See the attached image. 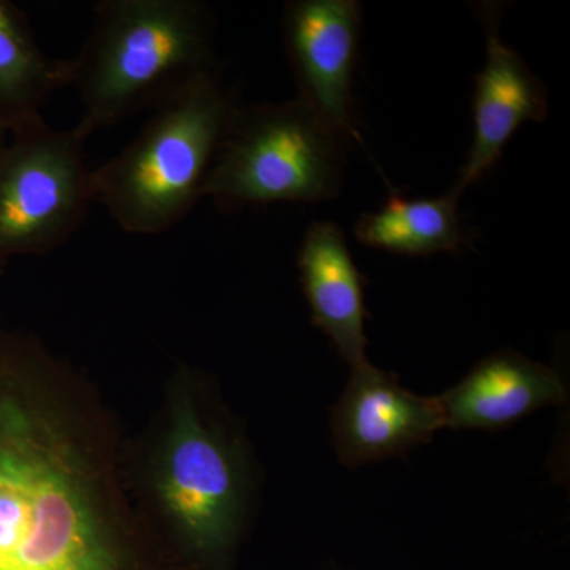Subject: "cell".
<instances>
[{
    "instance_id": "cell-3",
    "label": "cell",
    "mask_w": 570,
    "mask_h": 570,
    "mask_svg": "<svg viewBox=\"0 0 570 570\" xmlns=\"http://www.w3.org/2000/svg\"><path fill=\"white\" fill-rule=\"evenodd\" d=\"M181 384L153 460L154 508L179 566L228 570L249 497L246 453L195 390L186 389V376Z\"/></svg>"
},
{
    "instance_id": "cell-10",
    "label": "cell",
    "mask_w": 570,
    "mask_h": 570,
    "mask_svg": "<svg viewBox=\"0 0 570 570\" xmlns=\"http://www.w3.org/2000/svg\"><path fill=\"white\" fill-rule=\"evenodd\" d=\"M438 397L445 426L494 431L539 409L560 406L566 389L551 367L502 351L483 358L460 384Z\"/></svg>"
},
{
    "instance_id": "cell-6",
    "label": "cell",
    "mask_w": 570,
    "mask_h": 570,
    "mask_svg": "<svg viewBox=\"0 0 570 570\" xmlns=\"http://www.w3.org/2000/svg\"><path fill=\"white\" fill-rule=\"evenodd\" d=\"M80 126L41 121L0 151V272L11 258L51 253L80 227L92 198Z\"/></svg>"
},
{
    "instance_id": "cell-12",
    "label": "cell",
    "mask_w": 570,
    "mask_h": 570,
    "mask_svg": "<svg viewBox=\"0 0 570 570\" xmlns=\"http://www.w3.org/2000/svg\"><path fill=\"white\" fill-rule=\"evenodd\" d=\"M63 86L69 61L48 58L22 11L0 0V122L13 135L43 121L41 105Z\"/></svg>"
},
{
    "instance_id": "cell-9",
    "label": "cell",
    "mask_w": 570,
    "mask_h": 570,
    "mask_svg": "<svg viewBox=\"0 0 570 570\" xmlns=\"http://www.w3.org/2000/svg\"><path fill=\"white\" fill-rule=\"evenodd\" d=\"M487 61L475 78L474 141L452 193L460 195L501 159L513 134L524 122H540L549 111L546 86L519 52L498 33V9L483 7Z\"/></svg>"
},
{
    "instance_id": "cell-8",
    "label": "cell",
    "mask_w": 570,
    "mask_h": 570,
    "mask_svg": "<svg viewBox=\"0 0 570 570\" xmlns=\"http://www.w3.org/2000/svg\"><path fill=\"white\" fill-rule=\"evenodd\" d=\"M351 370L332 415L333 444L344 466L401 455L445 428L438 396L415 395L401 387L396 374L370 362Z\"/></svg>"
},
{
    "instance_id": "cell-11",
    "label": "cell",
    "mask_w": 570,
    "mask_h": 570,
    "mask_svg": "<svg viewBox=\"0 0 570 570\" xmlns=\"http://www.w3.org/2000/svg\"><path fill=\"white\" fill-rule=\"evenodd\" d=\"M296 264L314 324L332 340L351 367L366 363L362 273L340 225L328 220L311 224Z\"/></svg>"
},
{
    "instance_id": "cell-5",
    "label": "cell",
    "mask_w": 570,
    "mask_h": 570,
    "mask_svg": "<svg viewBox=\"0 0 570 570\" xmlns=\"http://www.w3.org/2000/svg\"><path fill=\"white\" fill-rule=\"evenodd\" d=\"M343 142L299 99L238 107L204 198L228 206L330 200L343 186Z\"/></svg>"
},
{
    "instance_id": "cell-4",
    "label": "cell",
    "mask_w": 570,
    "mask_h": 570,
    "mask_svg": "<svg viewBox=\"0 0 570 570\" xmlns=\"http://www.w3.org/2000/svg\"><path fill=\"white\" fill-rule=\"evenodd\" d=\"M238 105L216 71L154 110L118 156L92 170L94 204L127 234L160 235L204 198V187Z\"/></svg>"
},
{
    "instance_id": "cell-7",
    "label": "cell",
    "mask_w": 570,
    "mask_h": 570,
    "mask_svg": "<svg viewBox=\"0 0 570 570\" xmlns=\"http://www.w3.org/2000/svg\"><path fill=\"white\" fill-rule=\"evenodd\" d=\"M362 7L355 0H295L284 13V39L298 99L344 141L355 135L352 88Z\"/></svg>"
},
{
    "instance_id": "cell-2",
    "label": "cell",
    "mask_w": 570,
    "mask_h": 570,
    "mask_svg": "<svg viewBox=\"0 0 570 570\" xmlns=\"http://www.w3.org/2000/svg\"><path fill=\"white\" fill-rule=\"evenodd\" d=\"M213 18L197 0H104L91 33L70 59V86L91 135L157 110L214 70Z\"/></svg>"
},
{
    "instance_id": "cell-13",
    "label": "cell",
    "mask_w": 570,
    "mask_h": 570,
    "mask_svg": "<svg viewBox=\"0 0 570 570\" xmlns=\"http://www.w3.org/2000/svg\"><path fill=\"white\" fill-rule=\"evenodd\" d=\"M459 198L453 193L419 200L390 198L379 212L360 217L355 238L373 249L409 257L459 253L466 245Z\"/></svg>"
},
{
    "instance_id": "cell-1",
    "label": "cell",
    "mask_w": 570,
    "mask_h": 570,
    "mask_svg": "<svg viewBox=\"0 0 570 570\" xmlns=\"http://www.w3.org/2000/svg\"><path fill=\"white\" fill-rule=\"evenodd\" d=\"M75 385L40 343L0 326V570L181 568L134 515Z\"/></svg>"
},
{
    "instance_id": "cell-14",
    "label": "cell",
    "mask_w": 570,
    "mask_h": 570,
    "mask_svg": "<svg viewBox=\"0 0 570 570\" xmlns=\"http://www.w3.org/2000/svg\"><path fill=\"white\" fill-rule=\"evenodd\" d=\"M10 135V130L7 129V127L3 126L2 122H0V151H2L3 146H6V142L9 141Z\"/></svg>"
}]
</instances>
